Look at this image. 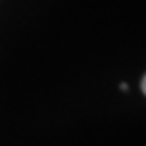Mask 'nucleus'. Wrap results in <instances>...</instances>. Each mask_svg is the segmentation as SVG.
<instances>
[{"instance_id":"obj_1","label":"nucleus","mask_w":146,"mask_h":146,"mask_svg":"<svg viewBox=\"0 0 146 146\" xmlns=\"http://www.w3.org/2000/svg\"><path fill=\"white\" fill-rule=\"evenodd\" d=\"M142 91H144V94H146V77L142 79Z\"/></svg>"}]
</instances>
